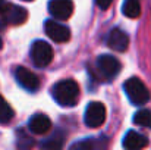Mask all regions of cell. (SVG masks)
<instances>
[{"instance_id": "3", "label": "cell", "mask_w": 151, "mask_h": 150, "mask_svg": "<svg viewBox=\"0 0 151 150\" xmlns=\"http://www.w3.org/2000/svg\"><path fill=\"white\" fill-rule=\"evenodd\" d=\"M29 56H31L32 63L37 68H46V66L50 65L51 60H53V49H51V46L47 41L37 40L31 46Z\"/></svg>"}, {"instance_id": "13", "label": "cell", "mask_w": 151, "mask_h": 150, "mask_svg": "<svg viewBox=\"0 0 151 150\" xmlns=\"http://www.w3.org/2000/svg\"><path fill=\"white\" fill-rule=\"evenodd\" d=\"M122 12L128 18H138L141 13V1L139 0H125L122 6Z\"/></svg>"}, {"instance_id": "9", "label": "cell", "mask_w": 151, "mask_h": 150, "mask_svg": "<svg viewBox=\"0 0 151 150\" xmlns=\"http://www.w3.org/2000/svg\"><path fill=\"white\" fill-rule=\"evenodd\" d=\"M44 31L56 43H66L70 38V30L57 21H46Z\"/></svg>"}, {"instance_id": "10", "label": "cell", "mask_w": 151, "mask_h": 150, "mask_svg": "<svg viewBox=\"0 0 151 150\" xmlns=\"http://www.w3.org/2000/svg\"><path fill=\"white\" fill-rule=\"evenodd\" d=\"M129 44L128 34L120 28H113L107 36V46L116 51H125Z\"/></svg>"}, {"instance_id": "18", "label": "cell", "mask_w": 151, "mask_h": 150, "mask_svg": "<svg viewBox=\"0 0 151 150\" xmlns=\"http://www.w3.org/2000/svg\"><path fill=\"white\" fill-rule=\"evenodd\" d=\"M6 3H7V1H6V0H0V12H1V10H3V7H4V6H6Z\"/></svg>"}, {"instance_id": "17", "label": "cell", "mask_w": 151, "mask_h": 150, "mask_svg": "<svg viewBox=\"0 0 151 150\" xmlns=\"http://www.w3.org/2000/svg\"><path fill=\"white\" fill-rule=\"evenodd\" d=\"M96 3H97V6L103 9V10H106L107 7H110V4L113 3V0H96Z\"/></svg>"}, {"instance_id": "15", "label": "cell", "mask_w": 151, "mask_h": 150, "mask_svg": "<svg viewBox=\"0 0 151 150\" xmlns=\"http://www.w3.org/2000/svg\"><path fill=\"white\" fill-rule=\"evenodd\" d=\"M134 124H137L139 127L151 128V110H148V109L138 110L134 116Z\"/></svg>"}, {"instance_id": "12", "label": "cell", "mask_w": 151, "mask_h": 150, "mask_svg": "<svg viewBox=\"0 0 151 150\" xmlns=\"http://www.w3.org/2000/svg\"><path fill=\"white\" fill-rule=\"evenodd\" d=\"M148 146V138L137 131H128L123 137V147L128 150H139Z\"/></svg>"}, {"instance_id": "16", "label": "cell", "mask_w": 151, "mask_h": 150, "mask_svg": "<svg viewBox=\"0 0 151 150\" xmlns=\"http://www.w3.org/2000/svg\"><path fill=\"white\" fill-rule=\"evenodd\" d=\"M13 118V109L10 104L0 96V124H7Z\"/></svg>"}, {"instance_id": "14", "label": "cell", "mask_w": 151, "mask_h": 150, "mask_svg": "<svg viewBox=\"0 0 151 150\" xmlns=\"http://www.w3.org/2000/svg\"><path fill=\"white\" fill-rule=\"evenodd\" d=\"M65 143V134L60 131H56L54 134H51V137L49 140L43 141V147L44 149H60Z\"/></svg>"}, {"instance_id": "19", "label": "cell", "mask_w": 151, "mask_h": 150, "mask_svg": "<svg viewBox=\"0 0 151 150\" xmlns=\"http://www.w3.org/2000/svg\"><path fill=\"white\" fill-rule=\"evenodd\" d=\"M1 28H3V25H1V22H0V33H1ZM3 47V40H1V34H0V49Z\"/></svg>"}, {"instance_id": "1", "label": "cell", "mask_w": 151, "mask_h": 150, "mask_svg": "<svg viewBox=\"0 0 151 150\" xmlns=\"http://www.w3.org/2000/svg\"><path fill=\"white\" fill-rule=\"evenodd\" d=\"M51 94L60 106H73L79 99V86L75 80H62L53 86Z\"/></svg>"}, {"instance_id": "7", "label": "cell", "mask_w": 151, "mask_h": 150, "mask_svg": "<svg viewBox=\"0 0 151 150\" xmlns=\"http://www.w3.org/2000/svg\"><path fill=\"white\" fill-rule=\"evenodd\" d=\"M97 69L100 71V74L104 78L113 80L120 71V63L111 54H101L97 59Z\"/></svg>"}, {"instance_id": "11", "label": "cell", "mask_w": 151, "mask_h": 150, "mask_svg": "<svg viewBox=\"0 0 151 150\" xmlns=\"http://www.w3.org/2000/svg\"><path fill=\"white\" fill-rule=\"evenodd\" d=\"M28 127L34 134H46L49 133L51 128V121L49 116L43 115V113H35L29 118L28 121Z\"/></svg>"}, {"instance_id": "20", "label": "cell", "mask_w": 151, "mask_h": 150, "mask_svg": "<svg viewBox=\"0 0 151 150\" xmlns=\"http://www.w3.org/2000/svg\"><path fill=\"white\" fill-rule=\"evenodd\" d=\"M25 1H31V0H25Z\"/></svg>"}, {"instance_id": "6", "label": "cell", "mask_w": 151, "mask_h": 150, "mask_svg": "<svg viewBox=\"0 0 151 150\" xmlns=\"http://www.w3.org/2000/svg\"><path fill=\"white\" fill-rule=\"evenodd\" d=\"M15 78H16L18 84L28 91H37L40 88V78L32 71H29L24 66H18L15 69Z\"/></svg>"}, {"instance_id": "8", "label": "cell", "mask_w": 151, "mask_h": 150, "mask_svg": "<svg viewBox=\"0 0 151 150\" xmlns=\"http://www.w3.org/2000/svg\"><path fill=\"white\" fill-rule=\"evenodd\" d=\"M49 12L54 19L66 21L73 13V3H72V0H50Z\"/></svg>"}, {"instance_id": "2", "label": "cell", "mask_w": 151, "mask_h": 150, "mask_svg": "<svg viewBox=\"0 0 151 150\" xmlns=\"http://www.w3.org/2000/svg\"><path fill=\"white\" fill-rule=\"evenodd\" d=\"M123 90H125L128 99L131 100V103L135 106H142L150 100V91H148L147 86L137 77L126 80L123 84Z\"/></svg>"}, {"instance_id": "5", "label": "cell", "mask_w": 151, "mask_h": 150, "mask_svg": "<svg viewBox=\"0 0 151 150\" xmlns=\"http://www.w3.org/2000/svg\"><path fill=\"white\" fill-rule=\"evenodd\" d=\"M0 15H1V21L4 24H10V25H21L28 18V12L22 6L12 4V3H6V6L0 12Z\"/></svg>"}, {"instance_id": "4", "label": "cell", "mask_w": 151, "mask_h": 150, "mask_svg": "<svg viewBox=\"0 0 151 150\" xmlns=\"http://www.w3.org/2000/svg\"><path fill=\"white\" fill-rule=\"evenodd\" d=\"M85 125L90 128H99L106 121V107L100 101H91L88 103L85 109V116H84Z\"/></svg>"}]
</instances>
